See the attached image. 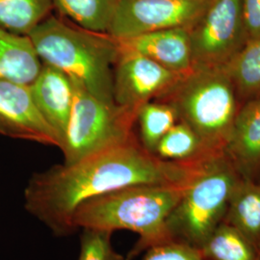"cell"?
<instances>
[{
    "label": "cell",
    "instance_id": "6da1fadb",
    "mask_svg": "<svg viewBox=\"0 0 260 260\" xmlns=\"http://www.w3.org/2000/svg\"><path fill=\"white\" fill-rule=\"evenodd\" d=\"M199 159L163 160L135 135L74 164L34 174L24 189V208L55 236L67 237L77 232L73 217L85 201L128 186L185 183Z\"/></svg>",
    "mask_w": 260,
    "mask_h": 260
},
{
    "label": "cell",
    "instance_id": "7a4b0ae2",
    "mask_svg": "<svg viewBox=\"0 0 260 260\" xmlns=\"http://www.w3.org/2000/svg\"><path fill=\"white\" fill-rule=\"evenodd\" d=\"M185 183L128 186L87 200L74 214L76 231L93 229L108 232L130 231L139 235L124 260L168 241L166 221L178 204Z\"/></svg>",
    "mask_w": 260,
    "mask_h": 260
},
{
    "label": "cell",
    "instance_id": "3957f363",
    "mask_svg": "<svg viewBox=\"0 0 260 260\" xmlns=\"http://www.w3.org/2000/svg\"><path fill=\"white\" fill-rule=\"evenodd\" d=\"M28 36L42 63L64 72L98 99L115 103L113 74L119 56L115 38L59 15L48 16Z\"/></svg>",
    "mask_w": 260,
    "mask_h": 260
},
{
    "label": "cell",
    "instance_id": "277c9868",
    "mask_svg": "<svg viewBox=\"0 0 260 260\" xmlns=\"http://www.w3.org/2000/svg\"><path fill=\"white\" fill-rule=\"evenodd\" d=\"M241 178L224 150L201 158L168 217V241L201 249L223 222L231 196Z\"/></svg>",
    "mask_w": 260,
    "mask_h": 260
},
{
    "label": "cell",
    "instance_id": "5b68a950",
    "mask_svg": "<svg viewBox=\"0 0 260 260\" xmlns=\"http://www.w3.org/2000/svg\"><path fill=\"white\" fill-rule=\"evenodd\" d=\"M156 102L171 105L178 121L194 130L213 151L225 149L241 107L223 68L193 67Z\"/></svg>",
    "mask_w": 260,
    "mask_h": 260
},
{
    "label": "cell",
    "instance_id": "8992f818",
    "mask_svg": "<svg viewBox=\"0 0 260 260\" xmlns=\"http://www.w3.org/2000/svg\"><path fill=\"white\" fill-rule=\"evenodd\" d=\"M75 102L61 151L70 165L135 136L138 111L98 99L73 80Z\"/></svg>",
    "mask_w": 260,
    "mask_h": 260
},
{
    "label": "cell",
    "instance_id": "52a82bcc",
    "mask_svg": "<svg viewBox=\"0 0 260 260\" xmlns=\"http://www.w3.org/2000/svg\"><path fill=\"white\" fill-rule=\"evenodd\" d=\"M188 33L193 67H225L248 44L241 0H212Z\"/></svg>",
    "mask_w": 260,
    "mask_h": 260
},
{
    "label": "cell",
    "instance_id": "ba28073f",
    "mask_svg": "<svg viewBox=\"0 0 260 260\" xmlns=\"http://www.w3.org/2000/svg\"><path fill=\"white\" fill-rule=\"evenodd\" d=\"M212 0H120L108 29L113 38L192 27Z\"/></svg>",
    "mask_w": 260,
    "mask_h": 260
},
{
    "label": "cell",
    "instance_id": "9c48e42d",
    "mask_svg": "<svg viewBox=\"0 0 260 260\" xmlns=\"http://www.w3.org/2000/svg\"><path fill=\"white\" fill-rule=\"evenodd\" d=\"M182 75L145 56L119 52L113 74L114 102L139 111L144 104L156 101L167 93Z\"/></svg>",
    "mask_w": 260,
    "mask_h": 260
},
{
    "label": "cell",
    "instance_id": "30bf717a",
    "mask_svg": "<svg viewBox=\"0 0 260 260\" xmlns=\"http://www.w3.org/2000/svg\"><path fill=\"white\" fill-rule=\"evenodd\" d=\"M0 134L59 148L58 137L39 111L29 85L2 79Z\"/></svg>",
    "mask_w": 260,
    "mask_h": 260
},
{
    "label": "cell",
    "instance_id": "8fae6325",
    "mask_svg": "<svg viewBox=\"0 0 260 260\" xmlns=\"http://www.w3.org/2000/svg\"><path fill=\"white\" fill-rule=\"evenodd\" d=\"M116 41L119 52L145 56L178 75H185L193 68L189 33L185 28L159 30Z\"/></svg>",
    "mask_w": 260,
    "mask_h": 260
},
{
    "label": "cell",
    "instance_id": "7c38bea8",
    "mask_svg": "<svg viewBox=\"0 0 260 260\" xmlns=\"http://www.w3.org/2000/svg\"><path fill=\"white\" fill-rule=\"evenodd\" d=\"M29 87L39 111L55 132L60 149L75 102L73 79L55 67L43 63Z\"/></svg>",
    "mask_w": 260,
    "mask_h": 260
},
{
    "label": "cell",
    "instance_id": "4fadbf2b",
    "mask_svg": "<svg viewBox=\"0 0 260 260\" xmlns=\"http://www.w3.org/2000/svg\"><path fill=\"white\" fill-rule=\"evenodd\" d=\"M224 152L244 179L260 176V96L243 103Z\"/></svg>",
    "mask_w": 260,
    "mask_h": 260
},
{
    "label": "cell",
    "instance_id": "5bb4252c",
    "mask_svg": "<svg viewBox=\"0 0 260 260\" xmlns=\"http://www.w3.org/2000/svg\"><path fill=\"white\" fill-rule=\"evenodd\" d=\"M42 66L29 36L0 28V79L31 85Z\"/></svg>",
    "mask_w": 260,
    "mask_h": 260
},
{
    "label": "cell",
    "instance_id": "9a60e30c",
    "mask_svg": "<svg viewBox=\"0 0 260 260\" xmlns=\"http://www.w3.org/2000/svg\"><path fill=\"white\" fill-rule=\"evenodd\" d=\"M223 222L260 249V181L241 178L231 196Z\"/></svg>",
    "mask_w": 260,
    "mask_h": 260
},
{
    "label": "cell",
    "instance_id": "2e32d148",
    "mask_svg": "<svg viewBox=\"0 0 260 260\" xmlns=\"http://www.w3.org/2000/svg\"><path fill=\"white\" fill-rule=\"evenodd\" d=\"M200 251L205 260H260V249L238 230L222 222Z\"/></svg>",
    "mask_w": 260,
    "mask_h": 260
},
{
    "label": "cell",
    "instance_id": "e0dca14e",
    "mask_svg": "<svg viewBox=\"0 0 260 260\" xmlns=\"http://www.w3.org/2000/svg\"><path fill=\"white\" fill-rule=\"evenodd\" d=\"M240 104L260 96V41L248 43L223 67Z\"/></svg>",
    "mask_w": 260,
    "mask_h": 260
},
{
    "label": "cell",
    "instance_id": "ac0fdd59",
    "mask_svg": "<svg viewBox=\"0 0 260 260\" xmlns=\"http://www.w3.org/2000/svg\"><path fill=\"white\" fill-rule=\"evenodd\" d=\"M120 0H53L58 15L76 25L107 33Z\"/></svg>",
    "mask_w": 260,
    "mask_h": 260
},
{
    "label": "cell",
    "instance_id": "d6986e66",
    "mask_svg": "<svg viewBox=\"0 0 260 260\" xmlns=\"http://www.w3.org/2000/svg\"><path fill=\"white\" fill-rule=\"evenodd\" d=\"M53 10V0H0V28L28 36Z\"/></svg>",
    "mask_w": 260,
    "mask_h": 260
},
{
    "label": "cell",
    "instance_id": "ffe728a7",
    "mask_svg": "<svg viewBox=\"0 0 260 260\" xmlns=\"http://www.w3.org/2000/svg\"><path fill=\"white\" fill-rule=\"evenodd\" d=\"M212 152L217 151L207 149L194 130L184 122L177 121L160 140L154 154L166 161L186 162Z\"/></svg>",
    "mask_w": 260,
    "mask_h": 260
},
{
    "label": "cell",
    "instance_id": "44dd1931",
    "mask_svg": "<svg viewBox=\"0 0 260 260\" xmlns=\"http://www.w3.org/2000/svg\"><path fill=\"white\" fill-rule=\"evenodd\" d=\"M177 121V112L168 103L152 101L144 104L137 115L143 147L154 154L160 140Z\"/></svg>",
    "mask_w": 260,
    "mask_h": 260
},
{
    "label": "cell",
    "instance_id": "7402d4cb",
    "mask_svg": "<svg viewBox=\"0 0 260 260\" xmlns=\"http://www.w3.org/2000/svg\"><path fill=\"white\" fill-rule=\"evenodd\" d=\"M112 232L83 229L77 260H117L121 254L112 246Z\"/></svg>",
    "mask_w": 260,
    "mask_h": 260
},
{
    "label": "cell",
    "instance_id": "603a6c76",
    "mask_svg": "<svg viewBox=\"0 0 260 260\" xmlns=\"http://www.w3.org/2000/svg\"><path fill=\"white\" fill-rule=\"evenodd\" d=\"M142 260H205L200 249L178 242L166 241L145 251Z\"/></svg>",
    "mask_w": 260,
    "mask_h": 260
},
{
    "label": "cell",
    "instance_id": "cb8c5ba5",
    "mask_svg": "<svg viewBox=\"0 0 260 260\" xmlns=\"http://www.w3.org/2000/svg\"><path fill=\"white\" fill-rule=\"evenodd\" d=\"M241 6L247 42L260 41V0H241Z\"/></svg>",
    "mask_w": 260,
    "mask_h": 260
},
{
    "label": "cell",
    "instance_id": "d4e9b609",
    "mask_svg": "<svg viewBox=\"0 0 260 260\" xmlns=\"http://www.w3.org/2000/svg\"><path fill=\"white\" fill-rule=\"evenodd\" d=\"M117 260H124V257L121 255V257H120V258H118Z\"/></svg>",
    "mask_w": 260,
    "mask_h": 260
},
{
    "label": "cell",
    "instance_id": "484cf974",
    "mask_svg": "<svg viewBox=\"0 0 260 260\" xmlns=\"http://www.w3.org/2000/svg\"><path fill=\"white\" fill-rule=\"evenodd\" d=\"M257 180H258V181H260V176L259 177H258V179H257Z\"/></svg>",
    "mask_w": 260,
    "mask_h": 260
}]
</instances>
